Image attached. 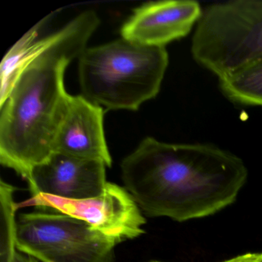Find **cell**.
<instances>
[{"mask_svg": "<svg viewBox=\"0 0 262 262\" xmlns=\"http://www.w3.org/2000/svg\"><path fill=\"white\" fill-rule=\"evenodd\" d=\"M104 110L80 96H71L53 142V152L113 164L104 132Z\"/></svg>", "mask_w": 262, "mask_h": 262, "instance_id": "9", "label": "cell"}, {"mask_svg": "<svg viewBox=\"0 0 262 262\" xmlns=\"http://www.w3.org/2000/svg\"><path fill=\"white\" fill-rule=\"evenodd\" d=\"M222 262H262V253H247Z\"/></svg>", "mask_w": 262, "mask_h": 262, "instance_id": "13", "label": "cell"}, {"mask_svg": "<svg viewBox=\"0 0 262 262\" xmlns=\"http://www.w3.org/2000/svg\"><path fill=\"white\" fill-rule=\"evenodd\" d=\"M150 262H160V261H150Z\"/></svg>", "mask_w": 262, "mask_h": 262, "instance_id": "15", "label": "cell"}, {"mask_svg": "<svg viewBox=\"0 0 262 262\" xmlns=\"http://www.w3.org/2000/svg\"><path fill=\"white\" fill-rule=\"evenodd\" d=\"M99 24L96 13L89 10L42 38L0 105V162L27 181L53 153L70 96L64 85L66 69L87 48Z\"/></svg>", "mask_w": 262, "mask_h": 262, "instance_id": "2", "label": "cell"}, {"mask_svg": "<svg viewBox=\"0 0 262 262\" xmlns=\"http://www.w3.org/2000/svg\"><path fill=\"white\" fill-rule=\"evenodd\" d=\"M116 245L86 222L62 213L35 211L17 219V251L42 262H114Z\"/></svg>", "mask_w": 262, "mask_h": 262, "instance_id": "5", "label": "cell"}, {"mask_svg": "<svg viewBox=\"0 0 262 262\" xmlns=\"http://www.w3.org/2000/svg\"><path fill=\"white\" fill-rule=\"evenodd\" d=\"M16 187L5 181L0 182V262H14L17 253Z\"/></svg>", "mask_w": 262, "mask_h": 262, "instance_id": "12", "label": "cell"}, {"mask_svg": "<svg viewBox=\"0 0 262 262\" xmlns=\"http://www.w3.org/2000/svg\"><path fill=\"white\" fill-rule=\"evenodd\" d=\"M106 165L53 152L36 165L29 178L31 196L48 194L70 200H82L99 195L105 185Z\"/></svg>", "mask_w": 262, "mask_h": 262, "instance_id": "7", "label": "cell"}, {"mask_svg": "<svg viewBox=\"0 0 262 262\" xmlns=\"http://www.w3.org/2000/svg\"><path fill=\"white\" fill-rule=\"evenodd\" d=\"M14 262H38L37 260L27 255V254H23V253L17 252L15 257Z\"/></svg>", "mask_w": 262, "mask_h": 262, "instance_id": "14", "label": "cell"}, {"mask_svg": "<svg viewBox=\"0 0 262 262\" xmlns=\"http://www.w3.org/2000/svg\"><path fill=\"white\" fill-rule=\"evenodd\" d=\"M22 207L54 210L86 222L116 244L139 237L145 230V214L125 187L108 182L96 197L70 200L48 194L31 196Z\"/></svg>", "mask_w": 262, "mask_h": 262, "instance_id": "6", "label": "cell"}, {"mask_svg": "<svg viewBox=\"0 0 262 262\" xmlns=\"http://www.w3.org/2000/svg\"><path fill=\"white\" fill-rule=\"evenodd\" d=\"M196 62L225 77L262 57V0H236L203 10L191 41Z\"/></svg>", "mask_w": 262, "mask_h": 262, "instance_id": "4", "label": "cell"}, {"mask_svg": "<svg viewBox=\"0 0 262 262\" xmlns=\"http://www.w3.org/2000/svg\"><path fill=\"white\" fill-rule=\"evenodd\" d=\"M47 19L41 21L16 42L3 59L0 67V105L5 101L10 89L24 64L39 48L42 39L39 38V30Z\"/></svg>", "mask_w": 262, "mask_h": 262, "instance_id": "11", "label": "cell"}, {"mask_svg": "<svg viewBox=\"0 0 262 262\" xmlns=\"http://www.w3.org/2000/svg\"><path fill=\"white\" fill-rule=\"evenodd\" d=\"M203 10L193 0H166L138 7L121 29L123 39L148 47L185 37L200 20Z\"/></svg>", "mask_w": 262, "mask_h": 262, "instance_id": "8", "label": "cell"}, {"mask_svg": "<svg viewBox=\"0 0 262 262\" xmlns=\"http://www.w3.org/2000/svg\"><path fill=\"white\" fill-rule=\"evenodd\" d=\"M125 189L145 216L183 222L235 202L248 179L240 158L205 144L144 139L121 164Z\"/></svg>", "mask_w": 262, "mask_h": 262, "instance_id": "1", "label": "cell"}, {"mask_svg": "<svg viewBox=\"0 0 262 262\" xmlns=\"http://www.w3.org/2000/svg\"><path fill=\"white\" fill-rule=\"evenodd\" d=\"M222 93L230 100L262 106V57L219 79Z\"/></svg>", "mask_w": 262, "mask_h": 262, "instance_id": "10", "label": "cell"}, {"mask_svg": "<svg viewBox=\"0 0 262 262\" xmlns=\"http://www.w3.org/2000/svg\"><path fill=\"white\" fill-rule=\"evenodd\" d=\"M168 66L165 47L123 38L86 48L79 58L82 96L104 110L136 111L157 96Z\"/></svg>", "mask_w": 262, "mask_h": 262, "instance_id": "3", "label": "cell"}]
</instances>
